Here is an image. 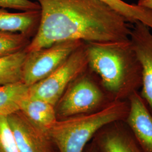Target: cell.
I'll use <instances>...</instances> for the list:
<instances>
[{
	"mask_svg": "<svg viewBox=\"0 0 152 152\" xmlns=\"http://www.w3.org/2000/svg\"><path fill=\"white\" fill-rule=\"evenodd\" d=\"M36 1L41 18L28 52L66 41L104 42L130 38L129 23L101 0Z\"/></svg>",
	"mask_w": 152,
	"mask_h": 152,
	"instance_id": "1",
	"label": "cell"
},
{
	"mask_svg": "<svg viewBox=\"0 0 152 152\" xmlns=\"http://www.w3.org/2000/svg\"><path fill=\"white\" fill-rule=\"evenodd\" d=\"M88 65L99 78L114 101L128 100L139 92L142 68L130 38L125 40L85 42Z\"/></svg>",
	"mask_w": 152,
	"mask_h": 152,
	"instance_id": "2",
	"label": "cell"
},
{
	"mask_svg": "<svg viewBox=\"0 0 152 152\" xmlns=\"http://www.w3.org/2000/svg\"><path fill=\"white\" fill-rule=\"evenodd\" d=\"M129 111L128 100L113 101L96 112L57 120L49 135L59 152H83L99 131L111 122L125 121Z\"/></svg>",
	"mask_w": 152,
	"mask_h": 152,
	"instance_id": "3",
	"label": "cell"
},
{
	"mask_svg": "<svg viewBox=\"0 0 152 152\" xmlns=\"http://www.w3.org/2000/svg\"><path fill=\"white\" fill-rule=\"evenodd\" d=\"M113 101L98 76L88 68L67 87L55 110L57 116L66 118L100 110Z\"/></svg>",
	"mask_w": 152,
	"mask_h": 152,
	"instance_id": "4",
	"label": "cell"
},
{
	"mask_svg": "<svg viewBox=\"0 0 152 152\" xmlns=\"http://www.w3.org/2000/svg\"><path fill=\"white\" fill-rule=\"evenodd\" d=\"M88 68L85 42L51 74L30 86L29 97L55 106L67 87Z\"/></svg>",
	"mask_w": 152,
	"mask_h": 152,
	"instance_id": "5",
	"label": "cell"
},
{
	"mask_svg": "<svg viewBox=\"0 0 152 152\" xmlns=\"http://www.w3.org/2000/svg\"><path fill=\"white\" fill-rule=\"evenodd\" d=\"M83 43L81 41H63L28 52L23 69L22 81L31 86L43 80L59 67Z\"/></svg>",
	"mask_w": 152,
	"mask_h": 152,
	"instance_id": "6",
	"label": "cell"
},
{
	"mask_svg": "<svg viewBox=\"0 0 152 152\" xmlns=\"http://www.w3.org/2000/svg\"><path fill=\"white\" fill-rule=\"evenodd\" d=\"M130 39L142 68V83L139 93L152 113V29L140 22L133 24Z\"/></svg>",
	"mask_w": 152,
	"mask_h": 152,
	"instance_id": "7",
	"label": "cell"
},
{
	"mask_svg": "<svg viewBox=\"0 0 152 152\" xmlns=\"http://www.w3.org/2000/svg\"><path fill=\"white\" fill-rule=\"evenodd\" d=\"M19 152H52L49 133L42 130L21 111L7 117Z\"/></svg>",
	"mask_w": 152,
	"mask_h": 152,
	"instance_id": "8",
	"label": "cell"
},
{
	"mask_svg": "<svg viewBox=\"0 0 152 152\" xmlns=\"http://www.w3.org/2000/svg\"><path fill=\"white\" fill-rule=\"evenodd\" d=\"M94 137L98 152H143L124 120L105 126Z\"/></svg>",
	"mask_w": 152,
	"mask_h": 152,
	"instance_id": "9",
	"label": "cell"
},
{
	"mask_svg": "<svg viewBox=\"0 0 152 152\" xmlns=\"http://www.w3.org/2000/svg\"><path fill=\"white\" fill-rule=\"evenodd\" d=\"M129 111L125 120L143 152H152V113L139 92L128 99Z\"/></svg>",
	"mask_w": 152,
	"mask_h": 152,
	"instance_id": "10",
	"label": "cell"
},
{
	"mask_svg": "<svg viewBox=\"0 0 152 152\" xmlns=\"http://www.w3.org/2000/svg\"><path fill=\"white\" fill-rule=\"evenodd\" d=\"M41 11L11 12L0 8V31L19 33L31 37L37 31Z\"/></svg>",
	"mask_w": 152,
	"mask_h": 152,
	"instance_id": "11",
	"label": "cell"
},
{
	"mask_svg": "<svg viewBox=\"0 0 152 152\" xmlns=\"http://www.w3.org/2000/svg\"><path fill=\"white\" fill-rule=\"evenodd\" d=\"M20 111L33 124L48 133L57 121L55 106L39 99L29 97Z\"/></svg>",
	"mask_w": 152,
	"mask_h": 152,
	"instance_id": "12",
	"label": "cell"
},
{
	"mask_svg": "<svg viewBox=\"0 0 152 152\" xmlns=\"http://www.w3.org/2000/svg\"><path fill=\"white\" fill-rule=\"evenodd\" d=\"M29 89L22 81L0 86V116L7 117L20 111L29 97Z\"/></svg>",
	"mask_w": 152,
	"mask_h": 152,
	"instance_id": "13",
	"label": "cell"
},
{
	"mask_svg": "<svg viewBox=\"0 0 152 152\" xmlns=\"http://www.w3.org/2000/svg\"><path fill=\"white\" fill-rule=\"evenodd\" d=\"M27 54L26 48L0 57V86L22 81L23 66Z\"/></svg>",
	"mask_w": 152,
	"mask_h": 152,
	"instance_id": "14",
	"label": "cell"
},
{
	"mask_svg": "<svg viewBox=\"0 0 152 152\" xmlns=\"http://www.w3.org/2000/svg\"><path fill=\"white\" fill-rule=\"evenodd\" d=\"M30 42V37L24 34L0 31V57L27 48Z\"/></svg>",
	"mask_w": 152,
	"mask_h": 152,
	"instance_id": "15",
	"label": "cell"
},
{
	"mask_svg": "<svg viewBox=\"0 0 152 152\" xmlns=\"http://www.w3.org/2000/svg\"><path fill=\"white\" fill-rule=\"evenodd\" d=\"M0 152H19L7 117L0 116Z\"/></svg>",
	"mask_w": 152,
	"mask_h": 152,
	"instance_id": "16",
	"label": "cell"
},
{
	"mask_svg": "<svg viewBox=\"0 0 152 152\" xmlns=\"http://www.w3.org/2000/svg\"><path fill=\"white\" fill-rule=\"evenodd\" d=\"M0 8L20 11L40 10L38 3L31 0H0Z\"/></svg>",
	"mask_w": 152,
	"mask_h": 152,
	"instance_id": "17",
	"label": "cell"
},
{
	"mask_svg": "<svg viewBox=\"0 0 152 152\" xmlns=\"http://www.w3.org/2000/svg\"><path fill=\"white\" fill-rule=\"evenodd\" d=\"M137 5L152 11V0H138Z\"/></svg>",
	"mask_w": 152,
	"mask_h": 152,
	"instance_id": "18",
	"label": "cell"
},
{
	"mask_svg": "<svg viewBox=\"0 0 152 152\" xmlns=\"http://www.w3.org/2000/svg\"><path fill=\"white\" fill-rule=\"evenodd\" d=\"M87 152H98V151L95 146L94 145H92V146L89 148Z\"/></svg>",
	"mask_w": 152,
	"mask_h": 152,
	"instance_id": "19",
	"label": "cell"
}]
</instances>
